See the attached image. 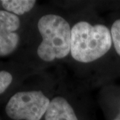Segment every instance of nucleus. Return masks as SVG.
Instances as JSON below:
<instances>
[{"label": "nucleus", "instance_id": "obj_5", "mask_svg": "<svg viewBox=\"0 0 120 120\" xmlns=\"http://www.w3.org/2000/svg\"><path fill=\"white\" fill-rule=\"evenodd\" d=\"M45 120H78L68 101L62 97H56L50 101L45 113Z\"/></svg>", "mask_w": 120, "mask_h": 120}, {"label": "nucleus", "instance_id": "obj_1", "mask_svg": "<svg viewBox=\"0 0 120 120\" xmlns=\"http://www.w3.org/2000/svg\"><path fill=\"white\" fill-rule=\"evenodd\" d=\"M112 43L111 32L104 25L80 22L71 29L70 52L77 61L89 63L98 60L108 52Z\"/></svg>", "mask_w": 120, "mask_h": 120}, {"label": "nucleus", "instance_id": "obj_2", "mask_svg": "<svg viewBox=\"0 0 120 120\" xmlns=\"http://www.w3.org/2000/svg\"><path fill=\"white\" fill-rule=\"evenodd\" d=\"M42 41L38 48V55L45 61L64 58L71 50V30L64 18L55 14L41 17L38 23Z\"/></svg>", "mask_w": 120, "mask_h": 120}, {"label": "nucleus", "instance_id": "obj_4", "mask_svg": "<svg viewBox=\"0 0 120 120\" xmlns=\"http://www.w3.org/2000/svg\"><path fill=\"white\" fill-rule=\"evenodd\" d=\"M19 26L17 15L0 10V56L9 55L17 48L19 38L16 31Z\"/></svg>", "mask_w": 120, "mask_h": 120}, {"label": "nucleus", "instance_id": "obj_7", "mask_svg": "<svg viewBox=\"0 0 120 120\" xmlns=\"http://www.w3.org/2000/svg\"><path fill=\"white\" fill-rule=\"evenodd\" d=\"M111 35L116 52L120 56V19L113 23L111 28Z\"/></svg>", "mask_w": 120, "mask_h": 120}, {"label": "nucleus", "instance_id": "obj_9", "mask_svg": "<svg viewBox=\"0 0 120 120\" xmlns=\"http://www.w3.org/2000/svg\"><path fill=\"white\" fill-rule=\"evenodd\" d=\"M113 120H120V113L118 115V116H117V117L115 118Z\"/></svg>", "mask_w": 120, "mask_h": 120}, {"label": "nucleus", "instance_id": "obj_6", "mask_svg": "<svg viewBox=\"0 0 120 120\" xmlns=\"http://www.w3.org/2000/svg\"><path fill=\"white\" fill-rule=\"evenodd\" d=\"M6 11L15 15H23L34 7L36 1L33 0H3L1 1Z\"/></svg>", "mask_w": 120, "mask_h": 120}, {"label": "nucleus", "instance_id": "obj_3", "mask_svg": "<svg viewBox=\"0 0 120 120\" xmlns=\"http://www.w3.org/2000/svg\"><path fill=\"white\" fill-rule=\"evenodd\" d=\"M49 103V99L40 91L18 92L9 99L5 112L14 120H40Z\"/></svg>", "mask_w": 120, "mask_h": 120}, {"label": "nucleus", "instance_id": "obj_8", "mask_svg": "<svg viewBox=\"0 0 120 120\" xmlns=\"http://www.w3.org/2000/svg\"><path fill=\"white\" fill-rule=\"evenodd\" d=\"M13 80L12 75L11 73L5 71H0V94H3Z\"/></svg>", "mask_w": 120, "mask_h": 120}]
</instances>
